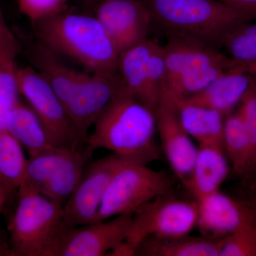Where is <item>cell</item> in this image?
Masks as SVG:
<instances>
[{"label": "cell", "mask_w": 256, "mask_h": 256, "mask_svg": "<svg viewBox=\"0 0 256 256\" xmlns=\"http://www.w3.org/2000/svg\"><path fill=\"white\" fill-rule=\"evenodd\" d=\"M0 256H14L10 244L6 242L4 237H0Z\"/></svg>", "instance_id": "obj_34"}, {"label": "cell", "mask_w": 256, "mask_h": 256, "mask_svg": "<svg viewBox=\"0 0 256 256\" xmlns=\"http://www.w3.org/2000/svg\"><path fill=\"white\" fill-rule=\"evenodd\" d=\"M18 92L36 112L54 146L85 148L54 90L38 70L32 66L18 68Z\"/></svg>", "instance_id": "obj_9"}, {"label": "cell", "mask_w": 256, "mask_h": 256, "mask_svg": "<svg viewBox=\"0 0 256 256\" xmlns=\"http://www.w3.org/2000/svg\"><path fill=\"white\" fill-rule=\"evenodd\" d=\"M117 74L121 86L150 109L166 80L163 46L146 38L120 53Z\"/></svg>", "instance_id": "obj_7"}, {"label": "cell", "mask_w": 256, "mask_h": 256, "mask_svg": "<svg viewBox=\"0 0 256 256\" xmlns=\"http://www.w3.org/2000/svg\"><path fill=\"white\" fill-rule=\"evenodd\" d=\"M10 196H11L10 194L0 182V214L3 213L6 210V204L9 202Z\"/></svg>", "instance_id": "obj_33"}, {"label": "cell", "mask_w": 256, "mask_h": 256, "mask_svg": "<svg viewBox=\"0 0 256 256\" xmlns=\"http://www.w3.org/2000/svg\"><path fill=\"white\" fill-rule=\"evenodd\" d=\"M82 3H84L86 6H90V8L94 9L95 8L96 4L98 3L100 0H80Z\"/></svg>", "instance_id": "obj_36"}, {"label": "cell", "mask_w": 256, "mask_h": 256, "mask_svg": "<svg viewBox=\"0 0 256 256\" xmlns=\"http://www.w3.org/2000/svg\"><path fill=\"white\" fill-rule=\"evenodd\" d=\"M70 148H54L28 159L24 180L22 184L40 191L57 169ZM73 149V148H72Z\"/></svg>", "instance_id": "obj_26"}, {"label": "cell", "mask_w": 256, "mask_h": 256, "mask_svg": "<svg viewBox=\"0 0 256 256\" xmlns=\"http://www.w3.org/2000/svg\"><path fill=\"white\" fill-rule=\"evenodd\" d=\"M220 256H256V220L223 238Z\"/></svg>", "instance_id": "obj_28"}, {"label": "cell", "mask_w": 256, "mask_h": 256, "mask_svg": "<svg viewBox=\"0 0 256 256\" xmlns=\"http://www.w3.org/2000/svg\"><path fill=\"white\" fill-rule=\"evenodd\" d=\"M156 132L170 168L186 186L191 176L198 146L180 120L172 98L163 88L154 110Z\"/></svg>", "instance_id": "obj_12"}, {"label": "cell", "mask_w": 256, "mask_h": 256, "mask_svg": "<svg viewBox=\"0 0 256 256\" xmlns=\"http://www.w3.org/2000/svg\"><path fill=\"white\" fill-rule=\"evenodd\" d=\"M68 0H18L20 12L32 24L66 10Z\"/></svg>", "instance_id": "obj_30"}, {"label": "cell", "mask_w": 256, "mask_h": 256, "mask_svg": "<svg viewBox=\"0 0 256 256\" xmlns=\"http://www.w3.org/2000/svg\"><path fill=\"white\" fill-rule=\"evenodd\" d=\"M18 204L8 224L14 256H44L63 225L64 205L22 184Z\"/></svg>", "instance_id": "obj_5"}, {"label": "cell", "mask_w": 256, "mask_h": 256, "mask_svg": "<svg viewBox=\"0 0 256 256\" xmlns=\"http://www.w3.org/2000/svg\"><path fill=\"white\" fill-rule=\"evenodd\" d=\"M166 33L191 37L218 48L242 24L252 22L220 0H141Z\"/></svg>", "instance_id": "obj_4"}, {"label": "cell", "mask_w": 256, "mask_h": 256, "mask_svg": "<svg viewBox=\"0 0 256 256\" xmlns=\"http://www.w3.org/2000/svg\"><path fill=\"white\" fill-rule=\"evenodd\" d=\"M223 239L192 236H148L136 249L138 256H220Z\"/></svg>", "instance_id": "obj_19"}, {"label": "cell", "mask_w": 256, "mask_h": 256, "mask_svg": "<svg viewBox=\"0 0 256 256\" xmlns=\"http://www.w3.org/2000/svg\"><path fill=\"white\" fill-rule=\"evenodd\" d=\"M166 34L168 42L163 46L166 68V84L198 69L232 60L218 48L195 38Z\"/></svg>", "instance_id": "obj_15"}, {"label": "cell", "mask_w": 256, "mask_h": 256, "mask_svg": "<svg viewBox=\"0 0 256 256\" xmlns=\"http://www.w3.org/2000/svg\"><path fill=\"white\" fill-rule=\"evenodd\" d=\"M238 112L242 116V122L250 144L252 153V165L254 176L256 175V75L252 74L250 84L244 94Z\"/></svg>", "instance_id": "obj_29"}, {"label": "cell", "mask_w": 256, "mask_h": 256, "mask_svg": "<svg viewBox=\"0 0 256 256\" xmlns=\"http://www.w3.org/2000/svg\"><path fill=\"white\" fill-rule=\"evenodd\" d=\"M230 165L222 144L198 146L191 176L185 186L200 201L220 191Z\"/></svg>", "instance_id": "obj_17"}, {"label": "cell", "mask_w": 256, "mask_h": 256, "mask_svg": "<svg viewBox=\"0 0 256 256\" xmlns=\"http://www.w3.org/2000/svg\"><path fill=\"white\" fill-rule=\"evenodd\" d=\"M238 64L235 60H230L224 63L198 69L168 82L165 84V88L173 98H186L202 92L225 70Z\"/></svg>", "instance_id": "obj_25"}, {"label": "cell", "mask_w": 256, "mask_h": 256, "mask_svg": "<svg viewBox=\"0 0 256 256\" xmlns=\"http://www.w3.org/2000/svg\"><path fill=\"white\" fill-rule=\"evenodd\" d=\"M136 248L131 245L127 240H124L119 242L110 250L108 256H136Z\"/></svg>", "instance_id": "obj_32"}, {"label": "cell", "mask_w": 256, "mask_h": 256, "mask_svg": "<svg viewBox=\"0 0 256 256\" xmlns=\"http://www.w3.org/2000/svg\"><path fill=\"white\" fill-rule=\"evenodd\" d=\"M94 10L120 53L148 38L152 18L141 0H100Z\"/></svg>", "instance_id": "obj_13"}, {"label": "cell", "mask_w": 256, "mask_h": 256, "mask_svg": "<svg viewBox=\"0 0 256 256\" xmlns=\"http://www.w3.org/2000/svg\"><path fill=\"white\" fill-rule=\"evenodd\" d=\"M196 227L203 236L223 239L256 220L254 202L244 201L220 191L198 202Z\"/></svg>", "instance_id": "obj_14"}, {"label": "cell", "mask_w": 256, "mask_h": 256, "mask_svg": "<svg viewBox=\"0 0 256 256\" xmlns=\"http://www.w3.org/2000/svg\"><path fill=\"white\" fill-rule=\"evenodd\" d=\"M252 76V74H249L242 64H238L225 70L202 92L180 99L188 104L218 111L226 116L240 104Z\"/></svg>", "instance_id": "obj_16"}, {"label": "cell", "mask_w": 256, "mask_h": 256, "mask_svg": "<svg viewBox=\"0 0 256 256\" xmlns=\"http://www.w3.org/2000/svg\"><path fill=\"white\" fill-rule=\"evenodd\" d=\"M172 188L171 178L163 172L152 170L142 163L128 164L111 181L95 222L133 214L146 202L171 193Z\"/></svg>", "instance_id": "obj_6"}, {"label": "cell", "mask_w": 256, "mask_h": 256, "mask_svg": "<svg viewBox=\"0 0 256 256\" xmlns=\"http://www.w3.org/2000/svg\"><path fill=\"white\" fill-rule=\"evenodd\" d=\"M196 200H180L165 194L146 202L132 214V225L126 240L136 249L148 236L186 235L196 227Z\"/></svg>", "instance_id": "obj_8"}, {"label": "cell", "mask_w": 256, "mask_h": 256, "mask_svg": "<svg viewBox=\"0 0 256 256\" xmlns=\"http://www.w3.org/2000/svg\"><path fill=\"white\" fill-rule=\"evenodd\" d=\"M0 237H4V236H3L2 230H0Z\"/></svg>", "instance_id": "obj_38"}, {"label": "cell", "mask_w": 256, "mask_h": 256, "mask_svg": "<svg viewBox=\"0 0 256 256\" xmlns=\"http://www.w3.org/2000/svg\"><path fill=\"white\" fill-rule=\"evenodd\" d=\"M171 97L174 101L182 124L198 146H224L225 116L223 114L213 109L188 104L182 99Z\"/></svg>", "instance_id": "obj_20"}, {"label": "cell", "mask_w": 256, "mask_h": 256, "mask_svg": "<svg viewBox=\"0 0 256 256\" xmlns=\"http://www.w3.org/2000/svg\"><path fill=\"white\" fill-rule=\"evenodd\" d=\"M26 164L23 146L5 128H0V182L10 196L23 183Z\"/></svg>", "instance_id": "obj_24"}, {"label": "cell", "mask_w": 256, "mask_h": 256, "mask_svg": "<svg viewBox=\"0 0 256 256\" xmlns=\"http://www.w3.org/2000/svg\"><path fill=\"white\" fill-rule=\"evenodd\" d=\"M86 146L94 152L104 148L146 164L159 156L154 111L121 86L94 124Z\"/></svg>", "instance_id": "obj_3"}, {"label": "cell", "mask_w": 256, "mask_h": 256, "mask_svg": "<svg viewBox=\"0 0 256 256\" xmlns=\"http://www.w3.org/2000/svg\"><path fill=\"white\" fill-rule=\"evenodd\" d=\"M37 41L92 73L117 75L120 52L95 16L65 10L32 24Z\"/></svg>", "instance_id": "obj_2"}, {"label": "cell", "mask_w": 256, "mask_h": 256, "mask_svg": "<svg viewBox=\"0 0 256 256\" xmlns=\"http://www.w3.org/2000/svg\"><path fill=\"white\" fill-rule=\"evenodd\" d=\"M249 74L256 75V62L248 64H242Z\"/></svg>", "instance_id": "obj_35"}, {"label": "cell", "mask_w": 256, "mask_h": 256, "mask_svg": "<svg viewBox=\"0 0 256 256\" xmlns=\"http://www.w3.org/2000/svg\"><path fill=\"white\" fill-rule=\"evenodd\" d=\"M223 143L229 163L235 172L242 178L254 176L252 148L238 110L225 116Z\"/></svg>", "instance_id": "obj_23"}, {"label": "cell", "mask_w": 256, "mask_h": 256, "mask_svg": "<svg viewBox=\"0 0 256 256\" xmlns=\"http://www.w3.org/2000/svg\"><path fill=\"white\" fill-rule=\"evenodd\" d=\"M132 163L148 164L138 158L114 153L88 162L78 186L64 205V226L76 227L95 222L112 178L124 166Z\"/></svg>", "instance_id": "obj_10"}, {"label": "cell", "mask_w": 256, "mask_h": 256, "mask_svg": "<svg viewBox=\"0 0 256 256\" xmlns=\"http://www.w3.org/2000/svg\"><path fill=\"white\" fill-rule=\"evenodd\" d=\"M252 202H254V205L256 207V182L255 185H254V192H252Z\"/></svg>", "instance_id": "obj_37"}, {"label": "cell", "mask_w": 256, "mask_h": 256, "mask_svg": "<svg viewBox=\"0 0 256 256\" xmlns=\"http://www.w3.org/2000/svg\"><path fill=\"white\" fill-rule=\"evenodd\" d=\"M26 54L54 90L86 146L90 128L120 88L118 76L70 68L38 41L28 46Z\"/></svg>", "instance_id": "obj_1"}, {"label": "cell", "mask_w": 256, "mask_h": 256, "mask_svg": "<svg viewBox=\"0 0 256 256\" xmlns=\"http://www.w3.org/2000/svg\"><path fill=\"white\" fill-rule=\"evenodd\" d=\"M20 41L6 22L0 4V128H5L8 114L20 100L18 84V58Z\"/></svg>", "instance_id": "obj_18"}, {"label": "cell", "mask_w": 256, "mask_h": 256, "mask_svg": "<svg viewBox=\"0 0 256 256\" xmlns=\"http://www.w3.org/2000/svg\"><path fill=\"white\" fill-rule=\"evenodd\" d=\"M236 11L248 18L256 20V0H220Z\"/></svg>", "instance_id": "obj_31"}, {"label": "cell", "mask_w": 256, "mask_h": 256, "mask_svg": "<svg viewBox=\"0 0 256 256\" xmlns=\"http://www.w3.org/2000/svg\"><path fill=\"white\" fill-rule=\"evenodd\" d=\"M92 153L86 146L82 149H69L60 166L38 192L57 203L65 204L78 186Z\"/></svg>", "instance_id": "obj_22"}, {"label": "cell", "mask_w": 256, "mask_h": 256, "mask_svg": "<svg viewBox=\"0 0 256 256\" xmlns=\"http://www.w3.org/2000/svg\"><path fill=\"white\" fill-rule=\"evenodd\" d=\"M242 24L226 38V54L239 64L256 62V22Z\"/></svg>", "instance_id": "obj_27"}, {"label": "cell", "mask_w": 256, "mask_h": 256, "mask_svg": "<svg viewBox=\"0 0 256 256\" xmlns=\"http://www.w3.org/2000/svg\"><path fill=\"white\" fill-rule=\"evenodd\" d=\"M4 128L30 156L54 148L36 112L20 99L8 114Z\"/></svg>", "instance_id": "obj_21"}, {"label": "cell", "mask_w": 256, "mask_h": 256, "mask_svg": "<svg viewBox=\"0 0 256 256\" xmlns=\"http://www.w3.org/2000/svg\"><path fill=\"white\" fill-rule=\"evenodd\" d=\"M132 214L76 227L62 225L44 256H104L127 238Z\"/></svg>", "instance_id": "obj_11"}]
</instances>
